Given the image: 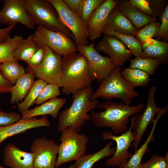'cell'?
<instances>
[{"mask_svg": "<svg viewBox=\"0 0 168 168\" xmlns=\"http://www.w3.org/2000/svg\"><path fill=\"white\" fill-rule=\"evenodd\" d=\"M61 133V143L58 146V156L55 168L66 163L76 161L85 155L89 139L88 136L79 133L71 127L65 128Z\"/></svg>", "mask_w": 168, "mask_h": 168, "instance_id": "obj_6", "label": "cell"}, {"mask_svg": "<svg viewBox=\"0 0 168 168\" xmlns=\"http://www.w3.org/2000/svg\"><path fill=\"white\" fill-rule=\"evenodd\" d=\"M121 74L133 89L137 86H146L151 81L150 75L148 73L137 68H125L121 71Z\"/></svg>", "mask_w": 168, "mask_h": 168, "instance_id": "obj_26", "label": "cell"}, {"mask_svg": "<svg viewBox=\"0 0 168 168\" xmlns=\"http://www.w3.org/2000/svg\"><path fill=\"white\" fill-rule=\"evenodd\" d=\"M103 33L105 35H112L119 40L135 57L141 56L142 53V45L134 36L116 32L106 26L103 29Z\"/></svg>", "mask_w": 168, "mask_h": 168, "instance_id": "obj_27", "label": "cell"}, {"mask_svg": "<svg viewBox=\"0 0 168 168\" xmlns=\"http://www.w3.org/2000/svg\"><path fill=\"white\" fill-rule=\"evenodd\" d=\"M63 1L71 11L78 14L81 0H63Z\"/></svg>", "mask_w": 168, "mask_h": 168, "instance_id": "obj_43", "label": "cell"}, {"mask_svg": "<svg viewBox=\"0 0 168 168\" xmlns=\"http://www.w3.org/2000/svg\"><path fill=\"white\" fill-rule=\"evenodd\" d=\"M48 83L38 79L35 81L23 101L19 103L18 109L21 113L26 111L35 104V102L44 87Z\"/></svg>", "mask_w": 168, "mask_h": 168, "instance_id": "obj_28", "label": "cell"}, {"mask_svg": "<svg viewBox=\"0 0 168 168\" xmlns=\"http://www.w3.org/2000/svg\"><path fill=\"white\" fill-rule=\"evenodd\" d=\"M60 94L59 87L54 85L47 84L43 89L35 104L40 105Z\"/></svg>", "mask_w": 168, "mask_h": 168, "instance_id": "obj_35", "label": "cell"}, {"mask_svg": "<svg viewBox=\"0 0 168 168\" xmlns=\"http://www.w3.org/2000/svg\"><path fill=\"white\" fill-rule=\"evenodd\" d=\"M16 24L9 26L4 28L0 27V43H3L10 38L11 32Z\"/></svg>", "mask_w": 168, "mask_h": 168, "instance_id": "obj_42", "label": "cell"}, {"mask_svg": "<svg viewBox=\"0 0 168 168\" xmlns=\"http://www.w3.org/2000/svg\"><path fill=\"white\" fill-rule=\"evenodd\" d=\"M23 39L21 36L16 35L0 43V63L15 61L13 55L14 51Z\"/></svg>", "mask_w": 168, "mask_h": 168, "instance_id": "obj_29", "label": "cell"}, {"mask_svg": "<svg viewBox=\"0 0 168 168\" xmlns=\"http://www.w3.org/2000/svg\"><path fill=\"white\" fill-rule=\"evenodd\" d=\"M105 26L123 34L134 36L137 32V29L116 7L110 13Z\"/></svg>", "mask_w": 168, "mask_h": 168, "instance_id": "obj_20", "label": "cell"}, {"mask_svg": "<svg viewBox=\"0 0 168 168\" xmlns=\"http://www.w3.org/2000/svg\"><path fill=\"white\" fill-rule=\"evenodd\" d=\"M168 44L163 42L157 45L142 48V53L140 57L156 59L160 64L167 61L168 57Z\"/></svg>", "mask_w": 168, "mask_h": 168, "instance_id": "obj_31", "label": "cell"}, {"mask_svg": "<svg viewBox=\"0 0 168 168\" xmlns=\"http://www.w3.org/2000/svg\"><path fill=\"white\" fill-rule=\"evenodd\" d=\"M56 10L63 24L70 31L77 45H87V24L78 15L71 11L63 0H48Z\"/></svg>", "mask_w": 168, "mask_h": 168, "instance_id": "obj_8", "label": "cell"}, {"mask_svg": "<svg viewBox=\"0 0 168 168\" xmlns=\"http://www.w3.org/2000/svg\"><path fill=\"white\" fill-rule=\"evenodd\" d=\"M1 64L0 63V93L4 94L10 92L13 85L4 76L1 69Z\"/></svg>", "mask_w": 168, "mask_h": 168, "instance_id": "obj_41", "label": "cell"}, {"mask_svg": "<svg viewBox=\"0 0 168 168\" xmlns=\"http://www.w3.org/2000/svg\"><path fill=\"white\" fill-rule=\"evenodd\" d=\"M33 35L40 47H47L62 57L77 51L72 39L63 33L37 26Z\"/></svg>", "mask_w": 168, "mask_h": 168, "instance_id": "obj_7", "label": "cell"}, {"mask_svg": "<svg viewBox=\"0 0 168 168\" xmlns=\"http://www.w3.org/2000/svg\"><path fill=\"white\" fill-rule=\"evenodd\" d=\"M95 42L87 45L78 44L77 51L86 58L90 72L94 80L100 83L115 67L110 58L100 54L94 47Z\"/></svg>", "mask_w": 168, "mask_h": 168, "instance_id": "obj_10", "label": "cell"}, {"mask_svg": "<svg viewBox=\"0 0 168 168\" xmlns=\"http://www.w3.org/2000/svg\"><path fill=\"white\" fill-rule=\"evenodd\" d=\"M95 48L97 51L109 55L115 67L123 66L131 57L132 54L126 46L117 38L110 35H105Z\"/></svg>", "mask_w": 168, "mask_h": 168, "instance_id": "obj_15", "label": "cell"}, {"mask_svg": "<svg viewBox=\"0 0 168 168\" xmlns=\"http://www.w3.org/2000/svg\"><path fill=\"white\" fill-rule=\"evenodd\" d=\"M104 1V0H81L78 15L86 24L94 11Z\"/></svg>", "mask_w": 168, "mask_h": 168, "instance_id": "obj_33", "label": "cell"}, {"mask_svg": "<svg viewBox=\"0 0 168 168\" xmlns=\"http://www.w3.org/2000/svg\"><path fill=\"white\" fill-rule=\"evenodd\" d=\"M130 68H137L142 70L149 75H152L159 65L160 61L156 59L138 56L130 59Z\"/></svg>", "mask_w": 168, "mask_h": 168, "instance_id": "obj_30", "label": "cell"}, {"mask_svg": "<svg viewBox=\"0 0 168 168\" xmlns=\"http://www.w3.org/2000/svg\"><path fill=\"white\" fill-rule=\"evenodd\" d=\"M121 67H115L110 74L102 81L97 89L93 92L91 99L101 98L110 100L117 98L130 105L132 99L140 94L132 88L122 77Z\"/></svg>", "mask_w": 168, "mask_h": 168, "instance_id": "obj_4", "label": "cell"}, {"mask_svg": "<svg viewBox=\"0 0 168 168\" xmlns=\"http://www.w3.org/2000/svg\"><path fill=\"white\" fill-rule=\"evenodd\" d=\"M161 23L156 35L157 37L167 38L168 35V6L165 8L162 16Z\"/></svg>", "mask_w": 168, "mask_h": 168, "instance_id": "obj_39", "label": "cell"}, {"mask_svg": "<svg viewBox=\"0 0 168 168\" xmlns=\"http://www.w3.org/2000/svg\"><path fill=\"white\" fill-rule=\"evenodd\" d=\"M76 166L75 163L70 166L68 168H76Z\"/></svg>", "mask_w": 168, "mask_h": 168, "instance_id": "obj_45", "label": "cell"}, {"mask_svg": "<svg viewBox=\"0 0 168 168\" xmlns=\"http://www.w3.org/2000/svg\"><path fill=\"white\" fill-rule=\"evenodd\" d=\"M166 112L163 109L156 116V117L152 122L153 126L147 138L142 145L138 149L135 150V153L132 154L129 159L124 163L119 166L120 168H139L142 163V158L144 154L149 152L148 147L149 143L153 142L155 138L154 133L157 123L162 114Z\"/></svg>", "mask_w": 168, "mask_h": 168, "instance_id": "obj_21", "label": "cell"}, {"mask_svg": "<svg viewBox=\"0 0 168 168\" xmlns=\"http://www.w3.org/2000/svg\"><path fill=\"white\" fill-rule=\"evenodd\" d=\"M66 101L64 98H53L21 113V118L23 119H29L38 116L49 115L54 119H56Z\"/></svg>", "mask_w": 168, "mask_h": 168, "instance_id": "obj_19", "label": "cell"}, {"mask_svg": "<svg viewBox=\"0 0 168 168\" xmlns=\"http://www.w3.org/2000/svg\"><path fill=\"white\" fill-rule=\"evenodd\" d=\"M163 42L150 38L147 40L142 44V48L158 45L161 44Z\"/></svg>", "mask_w": 168, "mask_h": 168, "instance_id": "obj_44", "label": "cell"}, {"mask_svg": "<svg viewBox=\"0 0 168 168\" xmlns=\"http://www.w3.org/2000/svg\"><path fill=\"white\" fill-rule=\"evenodd\" d=\"M26 8L37 26L63 33L74 39L70 31L63 24L52 5L48 0H25Z\"/></svg>", "mask_w": 168, "mask_h": 168, "instance_id": "obj_5", "label": "cell"}, {"mask_svg": "<svg viewBox=\"0 0 168 168\" xmlns=\"http://www.w3.org/2000/svg\"><path fill=\"white\" fill-rule=\"evenodd\" d=\"M20 23L33 30L35 25L28 12L25 0H5L0 11V24L8 26Z\"/></svg>", "mask_w": 168, "mask_h": 168, "instance_id": "obj_12", "label": "cell"}, {"mask_svg": "<svg viewBox=\"0 0 168 168\" xmlns=\"http://www.w3.org/2000/svg\"><path fill=\"white\" fill-rule=\"evenodd\" d=\"M139 168H168V153L165 156L155 155L145 163H142Z\"/></svg>", "mask_w": 168, "mask_h": 168, "instance_id": "obj_36", "label": "cell"}, {"mask_svg": "<svg viewBox=\"0 0 168 168\" xmlns=\"http://www.w3.org/2000/svg\"><path fill=\"white\" fill-rule=\"evenodd\" d=\"M139 11L149 16L152 15L153 11L148 2L145 0H130L129 1Z\"/></svg>", "mask_w": 168, "mask_h": 168, "instance_id": "obj_40", "label": "cell"}, {"mask_svg": "<svg viewBox=\"0 0 168 168\" xmlns=\"http://www.w3.org/2000/svg\"><path fill=\"white\" fill-rule=\"evenodd\" d=\"M35 76L31 71L22 75L11 87L10 103L18 104L22 101L35 82Z\"/></svg>", "mask_w": 168, "mask_h": 168, "instance_id": "obj_23", "label": "cell"}, {"mask_svg": "<svg viewBox=\"0 0 168 168\" xmlns=\"http://www.w3.org/2000/svg\"><path fill=\"white\" fill-rule=\"evenodd\" d=\"M50 125L49 120L43 117L40 119L36 117L29 119L21 118L13 124L0 126V145L3 141L10 137L28 130L41 127H48Z\"/></svg>", "mask_w": 168, "mask_h": 168, "instance_id": "obj_17", "label": "cell"}, {"mask_svg": "<svg viewBox=\"0 0 168 168\" xmlns=\"http://www.w3.org/2000/svg\"><path fill=\"white\" fill-rule=\"evenodd\" d=\"M61 77L62 92L66 95L87 87L94 80L86 58L76 53L62 57Z\"/></svg>", "mask_w": 168, "mask_h": 168, "instance_id": "obj_3", "label": "cell"}, {"mask_svg": "<svg viewBox=\"0 0 168 168\" xmlns=\"http://www.w3.org/2000/svg\"><path fill=\"white\" fill-rule=\"evenodd\" d=\"M160 24L154 21L145 25L137 31V39L142 44L147 40L156 35L159 29Z\"/></svg>", "mask_w": 168, "mask_h": 168, "instance_id": "obj_34", "label": "cell"}, {"mask_svg": "<svg viewBox=\"0 0 168 168\" xmlns=\"http://www.w3.org/2000/svg\"><path fill=\"white\" fill-rule=\"evenodd\" d=\"M96 108L105 110L100 112L91 111L90 115L93 124L98 128L110 127L113 133L118 135L128 129L127 125L130 121L129 118L133 114L141 113L144 105L142 103L130 106L123 102L118 104L106 101L99 104Z\"/></svg>", "mask_w": 168, "mask_h": 168, "instance_id": "obj_1", "label": "cell"}, {"mask_svg": "<svg viewBox=\"0 0 168 168\" xmlns=\"http://www.w3.org/2000/svg\"><path fill=\"white\" fill-rule=\"evenodd\" d=\"M118 2L114 0H104L93 12L87 23L89 39L91 41L101 36L110 13Z\"/></svg>", "mask_w": 168, "mask_h": 168, "instance_id": "obj_16", "label": "cell"}, {"mask_svg": "<svg viewBox=\"0 0 168 168\" xmlns=\"http://www.w3.org/2000/svg\"><path fill=\"white\" fill-rule=\"evenodd\" d=\"M93 92L91 85L72 94V102L71 106L58 114L57 129L59 132L70 127L79 133L81 131L86 121L91 120L88 112L96 108L99 104L98 99H91Z\"/></svg>", "mask_w": 168, "mask_h": 168, "instance_id": "obj_2", "label": "cell"}, {"mask_svg": "<svg viewBox=\"0 0 168 168\" xmlns=\"http://www.w3.org/2000/svg\"><path fill=\"white\" fill-rule=\"evenodd\" d=\"M58 146L54 140L44 137L35 139L30 146L34 168H55Z\"/></svg>", "mask_w": 168, "mask_h": 168, "instance_id": "obj_13", "label": "cell"}, {"mask_svg": "<svg viewBox=\"0 0 168 168\" xmlns=\"http://www.w3.org/2000/svg\"><path fill=\"white\" fill-rule=\"evenodd\" d=\"M156 87L155 86L151 87L148 90L146 108L141 114L133 116L130 119L132 125V130L134 135V139L133 145L135 151L138 146L144 133L147 129L150 123L163 109L156 105L155 95Z\"/></svg>", "mask_w": 168, "mask_h": 168, "instance_id": "obj_9", "label": "cell"}, {"mask_svg": "<svg viewBox=\"0 0 168 168\" xmlns=\"http://www.w3.org/2000/svg\"><path fill=\"white\" fill-rule=\"evenodd\" d=\"M40 47L33 35L23 39L14 51L13 55L15 61L26 62Z\"/></svg>", "mask_w": 168, "mask_h": 168, "instance_id": "obj_24", "label": "cell"}, {"mask_svg": "<svg viewBox=\"0 0 168 168\" xmlns=\"http://www.w3.org/2000/svg\"><path fill=\"white\" fill-rule=\"evenodd\" d=\"M41 64L37 67L30 70L35 77L47 83L62 87L61 73L62 57L47 47Z\"/></svg>", "mask_w": 168, "mask_h": 168, "instance_id": "obj_11", "label": "cell"}, {"mask_svg": "<svg viewBox=\"0 0 168 168\" xmlns=\"http://www.w3.org/2000/svg\"><path fill=\"white\" fill-rule=\"evenodd\" d=\"M0 168H4V167H3V166H0Z\"/></svg>", "mask_w": 168, "mask_h": 168, "instance_id": "obj_46", "label": "cell"}, {"mask_svg": "<svg viewBox=\"0 0 168 168\" xmlns=\"http://www.w3.org/2000/svg\"><path fill=\"white\" fill-rule=\"evenodd\" d=\"M113 142L110 141L103 148L95 153L81 156L76 161V168H92L96 162L104 158L113 155L115 150V147H111Z\"/></svg>", "mask_w": 168, "mask_h": 168, "instance_id": "obj_25", "label": "cell"}, {"mask_svg": "<svg viewBox=\"0 0 168 168\" xmlns=\"http://www.w3.org/2000/svg\"><path fill=\"white\" fill-rule=\"evenodd\" d=\"M21 118V116L17 113L4 112L0 108V126L13 124Z\"/></svg>", "mask_w": 168, "mask_h": 168, "instance_id": "obj_37", "label": "cell"}, {"mask_svg": "<svg viewBox=\"0 0 168 168\" xmlns=\"http://www.w3.org/2000/svg\"><path fill=\"white\" fill-rule=\"evenodd\" d=\"M3 156L4 164L11 168H35L32 153L21 150L13 144L7 145Z\"/></svg>", "mask_w": 168, "mask_h": 168, "instance_id": "obj_18", "label": "cell"}, {"mask_svg": "<svg viewBox=\"0 0 168 168\" xmlns=\"http://www.w3.org/2000/svg\"><path fill=\"white\" fill-rule=\"evenodd\" d=\"M116 7L136 29L141 28L155 21L154 18L141 12L129 2L124 1L118 2Z\"/></svg>", "mask_w": 168, "mask_h": 168, "instance_id": "obj_22", "label": "cell"}, {"mask_svg": "<svg viewBox=\"0 0 168 168\" xmlns=\"http://www.w3.org/2000/svg\"><path fill=\"white\" fill-rule=\"evenodd\" d=\"M132 125L125 132L119 136L110 131L104 132L102 138L105 140H112L116 144L115 152L112 156L106 160L105 164L107 166L118 167L125 163L133 153L128 151L134 139V135L132 131Z\"/></svg>", "mask_w": 168, "mask_h": 168, "instance_id": "obj_14", "label": "cell"}, {"mask_svg": "<svg viewBox=\"0 0 168 168\" xmlns=\"http://www.w3.org/2000/svg\"><path fill=\"white\" fill-rule=\"evenodd\" d=\"M1 69L5 77L12 84H14L18 78L26 73L24 67L14 61L2 63Z\"/></svg>", "mask_w": 168, "mask_h": 168, "instance_id": "obj_32", "label": "cell"}, {"mask_svg": "<svg viewBox=\"0 0 168 168\" xmlns=\"http://www.w3.org/2000/svg\"><path fill=\"white\" fill-rule=\"evenodd\" d=\"M45 47H41L26 62L29 70L35 68L41 63L44 56Z\"/></svg>", "mask_w": 168, "mask_h": 168, "instance_id": "obj_38", "label": "cell"}]
</instances>
